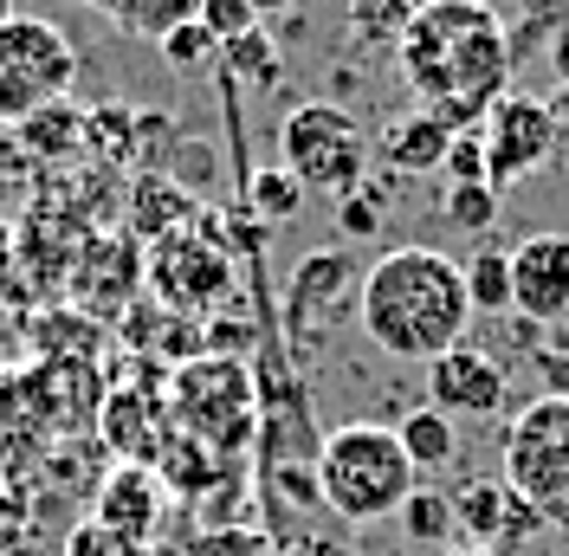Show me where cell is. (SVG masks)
Returning <instances> with one entry per match:
<instances>
[{"label": "cell", "mask_w": 569, "mask_h": 556, "mask_svg": "<svg viewBox=\"0 0 569 556\" xmlns=\"http://www.w3.org/2000/svg\"><path fill=\"white\" fill-rule=\"evenodd\" d=\"M395 440H401V453L415 459V473H421V479L447 473V466L460 459V427H453L447 415H433V408L401 415V420H395Z\"/></svg>", "instance_id": "cell-15"}, {"label": "cell", "mask_w": 569, "mask_h": 556, "mask_svg": "<svg viewBox=\"0 0 569 556\" xmlns=\"http://www.w3.org/2000/svg\"><path fill=\"white\" fill-rule=\"evenodd\" d=\"M421 486L427 479L415 473V459L401 453L395 427H382V420H343L337 434H323L318 492H323V505L343 524H356V530L401 518V505Z\"/></svg>", "instance_id": "cell-3"}, {"label": "cell", "mask_w": 569, "mask_h": 556, "mask_svg": "<svg viewBox=\"0 0 569 556\" xmlns=\"http://www.w3.org/2000/svg\"><path fill=\"white\" fill-rule=\"evenodd\" d=\"M78 7H91V0H78Z\"/></svg>", "instance_id": "cell-34"}, {"label": "cell", "mask_w": 569, "mask_h": 556, "mask_svg": "<svg viewBox=\"0 0 569 556\" xmlns=\"http://www.w3.org/2000/svg\"><path fill=\"white\" fill-rule=\"evenodd\" d=\"M356 324L382 356L427 369L472 330L466 266L440 246H389L356 285Z\"/></svg>", "instance_id": "cell-2"}, {"label": "cell", "mask_w": 569, "mask_h": 556, "mask_svg": "<svg viewBox=\"0 0 569 556\" xmlns=\"http://www.w3.org/2000/svg\"><path fill=\"white\" fill-rule=\"evenodd\" d=\"M7 252H13V227L0 220V266H7Z\"/></svg>", "instance_id": "cell-30"}, {"label": "cell", "mask_w": 569, "mask_h": 556, "mask_svg": "<svg viewBox=\"0 0 569 556\" xmlns=\"http://www.w3.org/2000/svg\"><path fill=\"white\" fill-rule=\"evenodd\" d=\"M213 52H220V46L208 39V27H201V20H194V27H181V33H169V39H162V59H169V66H181V71H194V66H213Z\"/></svg>", "instance_id": "cell-24"}, {"label": "cell", "mask_w": 569, "mask_h": 556, "mask_svg": "<svg viewBox=\"0 0 569 556\" xmlns=\"http://www.w3.org/2000/svg\"><path fill=\"white\" fill-rule=\"evenodd\" d=\"M543 395H557V401H569V349H557V356H543Z\"/></svg>", "instance_id": "cell-28"}, {"label": "cell", "mask_w": 569, "mask_h": 556, "mask_svg": "<svg viewBox=\"0 0 569 556\" xmlns=\"http://www.w3.org/2000/svg\"><path fill=\"white\" fill-rule=\"evenodd\" d=\"M395 66L415 105L453 137L486 123L498 98H511V33L492 0H421L408 33L395 39Z\"/></svg>", "instance_id": "cell-1"}, {"label": "cell", "mask_w": 569, "mask_h": 556, "mask_svg": "<svg viewBox=\"0 0 569 556\" xmlns=\"http://www.w3.org/2000/svg\"><path fill=\"white\" fill-rule=\"evenodd\" d=\"M201 27H208L213 46H233V39L259 33V13H252V0H208L201 7Z\"/></svg>", "instance_id": "cell-23"}, {"label": "cell", "mask_w": 569, "mask_h": 556, "mask_svg": "<svg viewBox=\"0 0 569 556\" xmlns=\"http://www.w3.org/2000/svg\"><path fill=\"white\" fill-rule=\"evenodd\" d=\"M447 220L466 234H486L498 220V188L492 181H472V188H447Z\"/></svg>", "instance_id": "cell-21"}, {"label": "cell", "mask_w": 569, "mask_h": 556, "mask_svg": "<svg viewBox=\"0 0 569 556\" xmlns=\"http://www.w3.org/2000/svg\"><path fill=\"white\" fill-rule=\"evenodd\" d=\"M7 20H13V0H0V27H7Z\"/></svg>", "instance_id": "cell-31"}, {"label": "cell", "mask_w": 569, "mask_h": 556, "mask_svg": "<svg viewBox=\"0 0 569 556\" xmlns=\"http://www.w3.org/2000/svg\"><path fill=\"white\" fill-rule=\"evenodd\" d=\"M66 556H142V550H137V544H123L117 530H104V524L91 518V524H78V530H71Z\"/></svg>", "instance_id": "cell-26"}, {"label": "cell", "mask_w": 569, "mask_h": 556, "mask_svg": "<svg viewBox=\"0 0 569 556\" xmlns=\"http://www.w3.org/2000/svg\"><path fill=\"white\" fill-rule=\"evenodd\" d=\"M91 7L104 13V20L117 27V33L149 39V46H162L169 33H181V27H194L208 0H91Z\"/></svg>", "instance_id": "cell-14"}, {"label": "cell", "mask_w": 569, "mask_h": 556, "mask_svg": "<svg viewBox=\"0 0 569 556\" xmlns=\"http://www.w3.org/2000/svg\"><path fill=\"white\" fill-rule=\"evenodd\" d=\"M401 530H408L415 544H453V530H460L453 498H447V492H433V486H421L408 505H401Z\"/></svg>", "instance_id": "cell-18"}, {"label": "cell", "mask_w": 569, "mask_h": 556, "mask_svg": "<svg viewBox=\"0 0 569 556\" xmlns=\"http://www.w3.org/2000/svg\"><path fill=\"white\" fill-rule=\"evenodd\" d=\"M453 518L472 530V537H498L505 524H537L511 492H505V479H479V486H466L460 498H453Z\"/></svg>", "instance_id": "cell-16"}, {"label": "cell", "mask_w": 569, "mask_h": 556, "mask_svg": "<svg viewBox=\"0 0 569 556\" xmlns=\"http://www.w3.org/2000/svg\"><path fill=\"white\" fill-rule=\"evenodd\" d=\"M511 311L550 330L569 324V234H531L511 252Z\"/></svg>", "instance_id": "cell-10"}, {"label": "cell", "mask_w": 569, "mask_h": 556, "mask_svg": "<svg viewBox=\"0 0 569 556\" xmlns=\"http://www.w3.org/2000/svg\"><path fill=\"white\" fill-rule=\"evenodd\" d=\"M447 149H453V130L427 110H408L382 130V162H395L401 175H427V169H447Z\"/></svg>", "instance_id": "cell-13"}, {"label": "cell", "mask_w": 569, "mask_h": 556, "mask_svg": "<svg viewBox=\"0 0 569 556\" xmlns=\"http://www.w3.org/2000/svg\"><path fill=\"white\" fill-rule=\"evenodd\" d=\"M415 7L421 0H350V20H356V33H369L376 46H395V39L408 33Z\"/></svg>", "instance_id": "cell-19"}, {"label": "cell", "mask_w": 569, "mask_h": 556, "mask_svg": "<svg viewBox=\"0 0 569 556\" xmlns=\"http://www.w3.org/2000/svg\"><path fill=\"white\" fill-rule=\"evenodd\" d=\"M466 556H486V550H466Z\"/></svg>", "instance_id": "cell-33"}, {"label": "cell", "mask_w": 569, "mask_h": 556, "mask_svg": "<svg viewBox=\"0 0 569 556\" xmlns=\"http://www.w3.org/2000/svg\"><path fill=\"white\" fill-rule=\"evenodd\" d=\"M0 376H7V337H0Z\"/></svg>", "instance_id": "cell-32"}, {"label": "cell", "mask_w": 569, "mask_h": 556, "mask_svg": "<svg viewBox=\"0 0 569 556\" xmlns=\"http://www.w3.org/2000/svg\"><path fill=\"white\" fill-rule=\"evenodd\" d=\"M505 492L550 530H569V401L537 395L505 427Z\"/></svg>", "instance_id": "cell-4"}, {"label": "cell", "mask_w": 569, "mask_h": 556, "mask_svg": "<svg viewBox=\"0 0 569 556\" xmlns=\"http://www.w3.org/2000/svg\"><path fill=\"white\" fill-rule=\"evenodd\" d=\"M176 420L188 440L201 447H240L252 427V383L240 363L227 356H201L176 376Z\"/></svg>", "instance_id": "cell-7"}, {"label": "cell", "mask_w": 569, "mask_h": 556, "mask_svg": "<svg viewBox=\"0 0 569 556\" xmlns=\"http://www.w3.org/2000/svg\"><path fill=\"white\" fill-rule=\"evenodd\" d=\"M427 408L447 415L453 427L460 420H498L511 408V383H505L498 356H486L479 344H460L427 363Z\"/></svg>", "instance_id": "cell-9"}, {"label": "cell", "mask_w": 569, "mask_h": 556, "mask_svg": "<svg viewBox=\"0 0 569 556\" xmlns=\"http://www.w3.org/2000/svg\"><path fill=\"white\" fill-rule=\"evenodd\" d=\"M156 512H162V479L156 466H117L98 492V524L117 530L123 544L149 550V530H156Z\"/></svg>", "instance_id": "cell-12"}, {"label": "cell", "mask_w": 569, "mask_h": 556, "mask_svg": "<svg viewBox=\"0 0 569 556\" xmlns=\"http://www.w3.org/2000/svg\"><path fill=\"white\" fill-rule=\"evenodd\" d=\"M78 85V46L52 20L13 13L0 27V123H33L59 110Z\"/></svg>", "instance_id": "cell-6"}, {"label": "cell", "mask_w": 569, "mask_h": 556, "mask_svg": "<svg viewBox=\"0 0 569 556\" xmlns=\"http://www.w3.org/2000/svg\"><path fill=\"white\" fill-rule=\"evenodd\" d=\"M447 175H453V188H472V181H492V169H486V142L472 137H453V149H447Z\"/></svg>", "instance_id": "cell-25"}, {"label": "cell", "mask_w": 569, "mask_h": 556, "mask_svg": "<svg viewBox=\"0 0 569 556\" xmlns=\"http://www.w3.org/2000/svg\"><path fill=\"white\" fill-rule=\"evenodd\" d=\"M149 285H156V298L176 305V311H213L220 298H233L227 259H220L208 240H194V234H169V240L156 246Z\"/></svg>", "instance_id": "cell-11"}, {"label": "cell", "mask_w": 569, "mask_h": 556, "mask_svg": "<svg viewBox=\"0 0 569 556\" xmlns=\"http://www.w3.org/2000/svg\"><path fill=\"white\" fill-rule=\"evenodd\" d=\"M466 298H472V317L511 311V252H472L466 259Z\"/></svg>", "instance_id": "cell-17"}, {"label": "cell", "mask_w": 569, "mask_h": 556, "mask_svg": "<svg viewBox=\"0 0 569 556\" xmlns=\"http://www.w3.org/2000/svg\"><path fill=\"white\" fill-rule=\"evenodd\" d=\"M227 52V71L233 78H247V85H279V52H272V39H266V27L247 39H233V46H220Z\"/></svg>", "instance_id": "cell-20"}, {"label": "cell", "mask_w": 569, "mask_h": 556, "mask_svg": "<svg viewBox=\"0 0 569 556\" xmlns=\"http://www.w3.org/2000/svg\"><path fill=\"white\" fill-rule=\"evenodd\" d=\"M284 7H291V0H252V13H259V20H272V13H284Z\"/></svg>", "instance_id": "cell-29"}, {"label": "cell", "mask_w": 569, "mask_h": 556, "mask_svg": "<svg viewBox=\"0 0 569 556\" xmlns=\"http://www.w3.org/2000/svg\"><path fill=\"white\" fill-rule=\"evenodd\" d=\"M376 142L343 105H298L279 123V169L305 188V195H330L350 201L369 175Z\"/></svg>", "instance_id": "cell-5"}, {"label": "cell", "mask_w": 569, "mask_h": 556, "mask_svg": "<svg viewBox=\"0 0 569 556\" xmlns=\"http://www.w3.org/2000/svg\"><path fill=\"white\" fill-rule=\"evenodd\" d=\"M252 208L266 214V220H291V214L305 208V188L284 169H259L252 175Z\"/></svg>", "instance_id": "cell-22"}, {"label": "cell", "mask_w": 569, "mask_h": 556, "mask_svg": "<svg viewBox=\"0 0 569 556\" xmlns=\"http://www.w3.org/2000/svg\"><path fill=\"white\" fill-rule=\"evenodd\" d=\"M337 208H343V234H376V220H382L369 195H350V201H337Z\"/></svg>", "instance_id": "cell-27"}, {"label": "cell", "mask_w": 569, "mask_h": 556, "mask_svg": "<svg viewBox=\"0 0 569 556\" xmlns=\"http://www.w3.org/2000/svg\"><path fill=\"white\" fill-rule=\"evenodd\" d=\"M479 142H486V169H492V188H511L518 175H531L550 162V149H557V117L543 98H525V91H511V98H498L492 117L479 123Z\"/></svg>", "instance_id": "cell-8"}]
</instances>
